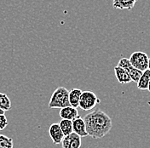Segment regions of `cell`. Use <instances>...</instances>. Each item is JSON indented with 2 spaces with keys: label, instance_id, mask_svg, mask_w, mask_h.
Instances as JSON below:
<instances>
[{
  "label": "cell",
  "instance_id": "obj_9",
  "mask_svg": "<svg viewBox=\"0 0 150 148\" xmlns=\"http://www.w3.org/2000/svg\"><path fill=\"white\" fill-rule=\"evenodd\" d=\"M114 73H115V77H116L118 82L120 84H127L132 81L130 74L127 73V71L125 69H124L121 66H116L114 67Z\"/></svg>",
  "mask_w": 150,
  "mask_h": 148
},
{
  "label": "cell",
  "instance_id": "obj_3",
  "mask_svg": "<svg viewBox=\"0 0 150 148\" xmlns=\"http://www.w3.org/2000/svg\"><path fill=\"white\" fill-rule=\"evenodd\" d=\"M100 102L101 101L98 99L97 95L94 92L91 90L83 91L80 96L79 107H80L84 111H91L94 109Z\"/></svg>",
  "mask_w": 150,
  "mask_h": 148
},
{
  "label": "cell",
  "instance_id": "obj_6",
  "mask_svg": "<svg viewBox=\"0 0 150 148\" xmlns=\"http://www.w3.org/2000/svg\"><path fill=\"white\" fill-rule=\"evenodd\" d=\"M81 145V137L74 132L65 135L62 140V148H80Z\"/></svg>",
  "mask_w": 150,
  "mask_h": 148
},
{
  "label": "cell",
  "instance_id": "obj_4",
  "mask_svg": "<svg viewBox=\"0 0 150 148\" xmlns=\"http://www.w3.org/2000/svg\"><path fill=\"white\" fill-rule=\"evenodd\" d=\"M129 61L135 68L144 72L149 69V57L148 55L142 51H136L132 53L129 58Z\"/></svg>",
  "mask_w": 150,
  "mask_h": 148
},
{
  "label": "cell",
  "instance_id": "obj_8",
  "mask_svg": "<svg viewBox=\"0 0 150 148\" xmlns=\"http://www.w3.org/2000/svg\"><path fill=\"white\" fill-rule=\"evenodd\" d=\"M73 130L80 137L88 136V133L86 131V126H85L84 118H82L80 116H78L76 118L73 120Z\"/></svg>",
  "mask_w": 150,
  "mask_h": 148
},
{
  "label": "cell",
  "instance_id": "obj_18",
  "mask_svg": "<svg viewBox=\"0 0 150 148\" xmlns=\"http://www.w3.org/2000/svg\"><path fill=\"white\" fill-rule=\"evenodd\" d=\"M4 113H5V111L2 110V109L0 108V115H1V114H4Z\"/></svg>",
  "mask_w": 150,
  "mask_h": 148
},
{
  "label": "cell",
  "instance_id": "obj_5",
  "mask_svg": "<svg viewBox=\"0 0 150 148\" xmlns=\"http://www.w3.org/2000/svg\"><path fill=\"white\" fill-rule=\"evenodd\" d=\"M119 66H121L124 69H125L127 71V73L130 74L131 78V80L135 83H137L140 77L142 74V72L135 68L133 66L131 65V63L130 62L129 59L127 58H121L120 60V61L118 62V65Z\"/></svg>",
  "mask_w": 150,
  "mask_h": 148
},
{
  "label": "cell",
  "instance_id": "obj_17",
  "mask_svg": "<svg viewBox=\"0 0 150 148\" xmlns=\"http://www.w3.org/2000/svg\"><path fill=\"white\" fill-rule=\"evenodd\" d=\"M9 123L7 120V118L5 117L4 114H1L0 115V130H4L7 126H8Z\"/></svg>",
  "mask_w": 150,
  "mask_h": 148
},
{
  "label": "cell",
  "instance_id": "obj_19",
  "mask_svg": "<svg viewBox=\"0 0 150 148\" xmlns=\"http://www.w3.org/2000/svg\"><path fill=\"white\" fill-rule=\"evenodd\" d=\"M148 90L150 92V79H149V87H148Z\"/></svg>",
  "mask_w": 150,
  "mask_h": 148
},
{
  "label": "cell",
  "instance_id": "obj_1",
  "mask_svg": "<svg viewBox=\"0 0 150 148\" xmlns=\"http://www.w3.org/2000/svg\"><path fill=\"white\" fill-rule=\"evenodd\" d=\"M88 135L93 139H102L112 127L111 118L102 110H95L84 117Z\"/></svg>",
  "mask_w": 150,
  "mask_h": 148
},
{
  "label": "cell",
  "instance_id": "obj_15",
  "mask_svg": "<svg viewBox=\"0 0 150 148\" xmlns=\"http://www.w3.org/2000/svg\"><path fill=\"white\" fill-rule=\"evenodd\" d=\"M0 108L5 111H9L11 108V101L4 93H0Z\"/></svg>",
  "mask_w": 150,
  "mask_h": 148
},
{
  "label": "cell",
  "instance_id": "obj_11",
  "mask_svg": "<svg viewBox=\"0 0 150 148\" xmlns=\"http://www.w3.org/2000/svg\"><path fill=\"white\" fill-rule=\"evenodd\" d=\"M137 0H113L112 7L117 9L131 10L134 8Z\"/></svg>",
  "mask_w": 150,
  "mask_h": 148
},
{
  "label": "cell",
  "instance_id": "obj_13",
  "mask_svg": "<svg viewBox=\"0 0 150 148\" xmlns=\"http://www.w3.org/2000/svg\"><path fill=\"white\" fill-rule=\"evenodd\" d=\"M150 79V71L149 69L145 70L144 72H142V74L140 77L138 82L137 83V88L142 90H148V87H149V83Z\"/></svg>",
  "mask_w": 150,
  "mask_h": 148
},
{
  "label": "cell",
  "instance_id": "obj_2",
  "mask_svg": "<svg viewBox=\"0 0 150 148\" xmlns=\"http://www.w3.org/2000/svg\"><path fill=\"white\" fill-rule=\"evenodd\" d=\"M69 91L65 87H58L52 93L50 100L49 102V108L50 109H56V108H62L67 106H70L69 103Z\"/></svg>",
  "mask_w": 150,
  "mask_h": 148
},
{
  "label": "cell",
  "instance_id": "obj_20",
  "mask_svg": "<svg viewBox=\"0 0 150 148\" xmlns=\"http://www.w3.org/2000/svg\"><path fill=\"white\" fill-rule=\"evenodd\" d=\"M149 70L150 71V58H149Z\"/></svg>",
  "mask_w": 150,
  "mask_h": 148
},
{
  "label": "cell",
  "instance_id": "obj_7",
  "mask_svg": "<svg viewBox=\"0 0 150 148\" xmlns=\"http://www.w3.org/2000/svg\"><path fill=\"white\" fill-rule=\"evenodd\" d=\"M49 135L52 140L53 144L56 146L62 144V140L64 137V134L62 131V129L59 123H52L49 128Z\"/></svg>",
  "mask_w": 150,
  "mask_h": 148
},
{
  "label": "cell",
  "instance_id": "obj_14",
  "mask_svg": "<svg viewBox=\"0 0 150 148\" xmlns=\"http://www.w3.org/2000/svg\"><path fill=\"white\" fill-rule=\"evenodd\" d=\"M59 125L62 129V131L64 134V136L74 132V130H73V120L62 118V120L59 123Z\"/></svg>",
  "mask_w": 150,
  "mask_h": 148
},
{
  "label": "cell",
  "instance_id": "obj_16",
  "mask_svg": "<svg viewBox=\"0 0 150 148\" xmlns=\"http://www.w3.org/2000/svg\"><path fill=\"white\" fill-rule=\"evenodd\" d=\"M14 142L13 140L5 135H0V148H13Z\"/></svg>",
  "mask_w": 150,
  "mask_h": 148
},
{
  "label": "cell",
  "instance_id": "obj_10",
  "mask_svg": "<svg viewBox=\"0 0 150 148\" xmlns=\"http://www.w3.org/2000/svg\"><path fill=\"white\" fill-rule=\"evenodd\" d=\"M59 115H60L61 118L69 119V120H74L78 116H79L77 108H75L72 106H67L61 108Z\"/></svg>",
  "mask_w": 150,
  "mask_h": 148
},
{
  "label": "cell",
  "instance_id": "obj_12",
  "mask_svg": "<svg viewBox=\"0 0 150 148\" xmlns=\"http://www.w3.org/2000/svg\"><path fill=\"white\" fill-rule=\"evenodd\" d=\"M82 90L80 89H73L69 91V95H68V98H69V103H70V106H74L75 108H78L79 107V100H80V96L82 94Z\"/></svg>",
  "mask_w": 150,
  "mask_h": 148
}]
</instances>
